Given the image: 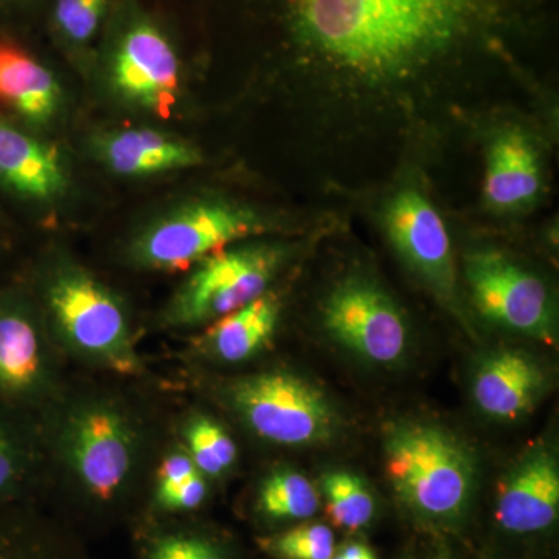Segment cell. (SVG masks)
<instances>
[{"instance_id":"cell-28","label":"cell","mask_w":559,"mask_h":559,"mask_svg":"<svg viewBox=\"0 0 559 559\" xmlns=\"http://www.w3.org/2000/svg\"><path fill=\"white\" fill-rule=\"evenodd\" d=\"M207 496V477L202 473H194L179 484L156 487L154 503L165 513H189L201 509Z\"/></svg>"},{"instance_id":"cell-15","label":"cell","mask_w":559,"mask_h":559,"mask_svg":"<svg viewBox=\"0 0 559 559\" xmlns=\"http://www.w3.org/2000/svg\"><path fill=\"white\" fill-rule=\"evenodd\" d=\"M0 108L36 130L51 127L64 109L53 70L5 32H0Z\"/></svg>"},{"instance_id":"cell-25","label":"cell","mask_w":559,"mask_h":559,"mask_svg":"<svg viewBox=\"0 0 559 559\" xmlns=\"http://www.w3.org/2000/svg\"><path fill=\"white\" fill-rule=\"evenodd\" d=\"M187 452L205 477H219L237 463L238 450L227 430L207 415L197 414L183 426Z\"/></svg>"},{"instance_id":"cell-3","label":"cell","mask_w":559,"mask_h":559,"mask_svg":"<svg viewBox=\"0 0 559 559\" xmlns=\"http://www.w3.org/2000/svg\"><path fill=\"white\" fill-rule=\"evenodd\" d=\"M39 310L55 345L73 358L114 373H142L127 304L79 261L68 255L47 261Z\"/></svg>"},{"instance_id":"cell-7","label":"cell","mask_w":559,"mask_h":559,"mask_svg":"<svg viewBox=\"0 0 559 559\" xmlns=\"http://www.w3.org/2000/svg\"><path fill=\"white\" fill-rule=\"evenodd\" d=\"M288 259L277 242H237L191 266L162 314L167 329L210 325L263 294Z\"/></svg>"},{"instance_id":"cell-29","label":"cell","mask_w":559,"mask_h":559,"mask_svg":"<svg viewBox=\"0 0 559 559\" xmlns=\"http://www.w3.org/2000/svg\"><path fill=\"white\" fill-rule=\"evenodd\" d=\"M194 473H200L189 452L176 450L170 452L167 457L162 460L156 474V487H167V485L179 484V481L189 479Z\"/></svg>"},{"instance_id":"cell-6","label":"cell","mask_w":559,"mask_h":559,"mask_svg":"<svg viewBox=\"0 0 559 559\" xmlns=\"http://www.w3.org/2000/svg\"><path fill=\"white\" fill-rule=\"evenodd\" d=\"M259 210L221 197H194L146 221L128 241V263L138 270H189L198 261L270 230Z\"/></svg>"},{"instance_id":"cell-4","label":"cell","mask_w":559,"mask_h":559,"mask_svg":"<svg viewBox=\"0 0 559 559\" xmlns=\"http://www.w3.org/2000/svg\"><path fill=\"white\" fill-rule=\"evenodd\" d=\"M97 58L105 83L123 105L157 117L178 106L183 83L178 43L140 0H117Z\"/></svg>"},{"instance_id":"cell-13","label":"cell","mask_w":559,"mask_h":559,"mask_svg":"<svg viewBox=\"0 0 559 559\" xmlns=\"http://www.w3.org/2000/svg\"><path fill=\"white\" fill-rule=\"evenodd\" d=\"M0 187L31 204H57L72 180L64 157L50 143L0 117Z\"/></svg>"},{"instance_id":"cell-9","label":"cell","mask_w":559,"mask_h":559,"mask_svg":"<svg viewBox=\"0 0 559 559\" xmlns=\"http://www.w3.org/2000/svg\"><path fill=\"white\" fill-rule=\"evenodd\" d=\"M55 348L39 307L17 290L0 294V404L47 407L58 399Z\"/></svg>"},{"instance_id":"cell-19","label":"cell","mask_w":559,"mask_h":559,"mask_svg":"<svg viewBox=\"0 0 559 559\" xmlns=\"http://www.w3.org/2000/svg\"><path fill=\"white\" fill-rule=\"evenodd\" d=\"M282 305L275 294L266 293L240 310L210 323L201 340V349L210 358L241 364L255 358L270 345L277 330Z\"/></svg>"},{"instance_id":"cell-20","label":"cell","mask_w":559,"mask_h":559,"mask_svg":"<svg viewBox=\"0 0 559 559\" xmlns=\"http://www.w3.org/2000/svg\"><path fill=\"white\" fill-rule=\"evenodd\" d=\"M0 559L91 558L53 522L11 506L0 509Z\"/></svg>"},{"instance_id":"cell-22","label":"cell","mask_w":559,"mask_h":559,"mask_svg":"<svg viewBox=\"0 0 559 559\" xmlns=\"http://www.w3.org/2000/svg\"><path fill=\"white\" fill-rule=\"evenodd\" d=\"M117 0H50L49 24L61 46L97 49Z\"/></svg>"},{"instance_id":"cell-12","label":"cell","mask_w":559,"mask_h":559,"mask_svg":"<svg viewBox=\"0 0 559 559\" xmlns=\"http://www.w3.org/2000/svg\"><path fill=\"white\" fill-rule=\"evenodd\" d=\"M384 227L393 248L441 299L455 294L450 234L432 202L415 189L401 190L384 212Z\"/></svg>"},{"instance_id":"cell-31","label":"cell","mask_w":559,"mask_h":559,"mask_svg":"<svg viewBox=\"0 0 559 559\" xmlns=\"http://www.w3.org/2000/svg\"><path fill=\"white\" fill-rule=\"evenodd\" d=\"M35 0H0V16H9L25 7L31 5Z\"/></svg>"},{"instance_id":"cell-1","label":"cell","mask_w":559,"mask_h":559,"mask_svg":"<svg viewBox=\"0 0 559 559\" xmlns=\"http://www.w3.org/2000/svg\"><path fill=\"white\" fill-rule=\"evenodd\" d=\"M301 46L364 75H392L436 57L465 35L477 0H288Z\"/></svg>"},{"instance_id":"cell-10","label":"cell","mask_w":559,"mask_h":559,"mask_svg":"<svg viewBox=\"0 0 559 559\" xmlns=\"http://www.w3.org/2000/svg\"><path fill=\"white\" fill-rule=\"evenodd\" d=\"M465 277L484 318L546 344L557 341V311L549 289L516 261L498 250H477L465 260Z\"/></svg>"},{"instance_id":"cell-14","label":"cell","mask_w":559,"mask_h":559,"mask_svg":"<svg viewBox=\"0 0 559 559\" xmlns=\"http://www.w3.org/2000/svg\"><path fill=\"white\" fill-rule=\"evenodd\" d=\"M92 156L120 178L142 179L190 170L204 154L189 140L151 128L103 131L91 140Z\"/></svg>"},{"instance_id":"cell-27","label":"cell","mask_w":559,"mask_h":559,"mask_svg":"<svg viewBox=\"0 0 559 559\" xmlns=\"http://www.w3.org/2000/svg\"><path fill=\"white\" fill-rule=\"evenodd\" d=\"M260 547L277 559H331L336 551L329 525L304 522L277 535L260 539Z\"/></svg>"},{"instance_id":"cell-18","label":"cell","mask_w":559,"mask_h":559,"mask_svg":"<svg viewBox=\"0 0 559 559\" xmlns=\"http://www.w3.org/2000/svg\"><path fill=\"white\" fill-rule=\"evenodd\" d=\"M543 191L538 150L525 132L507 130L492 139L485 170L484 197L499 213H520L535 205Z\"/></svg>"},{"instance_id":"cell-24","label":"cell","mask_w":559,"mask_h":559,"mask_svg":"<svg viewBox=\"0 0 559 559\" xmlns=\"http://www.w3.org/2000/svg\"><path fill=\"white\" fill-rule=\"evenodd\" d=\"M325 510L337 527L358 532L377 514V502L366 481L348 471H331L322 479Z\"/></svg>"},{"instance_id":"cell-26","label":"cell","mask_w":559,"mask_h":559,"mask_svg":"<svg viewBox=\"0 0 559 559\" xmlns=\"http://www.w3.org/2000/svg\"><path fill=\"white\" fill-rule=\"evenodd\" d=\"M142 559H231L218 540L187 527L154 530L142 544Z\"/></svg>"},{"instance_id":"cell-30","label":"cell","mask_w":559,"mask_h":559,"mask_svg":"<svg viewBox=\"0 0 559 559\" xmlns=\"http://www.w3.org/2000/svg\"><path fill=\"white\" fill-rule=\"evenodd\" d=\"M331 559H378V557L366 544L348 543L342 549L334 551Z\"/></svg>"},{"instance_id":"cell-5","label":"cell","mask_w":559,"mask_h":559,"mask_svg":"<svg viewBox=\"0 0 559 559\" xmlns=\"http://www.w3.org/2000/svg\"><path fill=\"white\" fill-rule=\"evenodd\" d=\"M385 471L401 502L430 524H455L476 489V459L450 430L404 423L385 441Z\"/></svg>"},{"instance_id":"cell-21","label":"cell","mask_w":559,"mask_h":559,"mask_svg":"<svg viewBox=\"0 0 559 559\" xmlns=\"http://www.w3.org/2000/svg\"><path fill=\"white\" fill-rule=\"evenodd\" d=\"M0 404V509L17 506L28 491L40 460V450L31 430L7 414Z\"/></svg>"},{"instance_id":"cell-8","label":"cell","mask_w":559,"mask_h":559,"mask_svg":"<svg viewBox=\"0 0 559 559\" xmlns=\"http://www.w3.org/2000/svg\"><path fill=\"white\" fill-rule=\"evenodd\" d=\"M227 396L257 437L280 447H311L336 432L337 415L325 393L289 371L241 378L230 385Z\"/></svg>"},{"instance_id":"cell-2","label":"cell","mask_w":559,"mask_h":559,"mask_svg":"<svg viewBox=\"0 0 559 559\" xmlns=\"http://www.w3.org/2000/svg\"><path fill=\"white\" fill-rule=\"evenodd\" d=\"M51 404L49 443L66 480L91 509H116L134 488L145 455L142 419L106 393Z\"/></svg>"},{"instance_id":"cell-11","label":"cell","mask_w":559,"mask_h":559,"mask_svg":"<svg viewBox=\"0 0 559 559\" xmlns=\"http://www.w3.org/2000/svg\"><path fill=\"white\" fill-rule=\"evenodd\" d=\"M322 316L334 341L377 366L400 362L409 347V329L400 308L370 280H344L331 290Z\"/></svg>"},{"instance_id":"cell-16","label":"cell","mask_w":559,"mask_h":559,"mask_svg":"<svg viewBox=\"0 0 559 559\" xmlns=\"http://www.w3.org/2000/svg\"><path fill=\"white\" fill-rule=\"evenodd\" d=\"M559 465L546 448L530 452L499 487L496 520L516 535L544 532L558 521Z\"/></svg>"},{"instance_id":"cell-23","label":"cell","mask_w":559,"mask_h":559,"mask_svg":"<svg viewBox=\"0 0 559 559\" xmlns=\"http://www.w3.org/2000/svg\"><path fill=\"white\" fill-rule=\"evenodd\" d=\"M320 496L308 477L278 469L261 481L257 509L270 521H308L318 513Z\"/></svg>"},{"instance_id":"cell-17","label":"cell","mask_w":559,"mask_h":559,"mask_svg":"<svg viewBox=\"0 0 559 559\" xmlns=\"http://www.w3.org/2000/svg\"><path fill=\"white\" fill-rule=\"evenodd\" d=\"M547 388L538 360L520 349L487 356L474 374L473 396L489 418L514 421L535 409Z\"/></svg>"}]
</instances>
